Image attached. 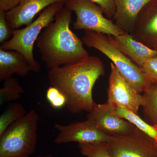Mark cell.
<instances>
[{
  "mask_svg": "<svg viewBox=\"0 0 157 157\" xmlns=\"http://www.w3.org/2000/svg\"><path fill=\"white\" fill-rule=\"evenodd\" d=\"M104 73L101 59L90 56L75 63L49 69L48 78L51 86L57 88L66 97L69 112L78 113L91 110L95 103L93 88Z\"/></svg>",
  "mask_w": 157,
  "mask_h": 157,
  "instance_id": "obj_1",
  "label": "cell"
},
{
  "mask_svg": "<svg viewBox=\"0 0 157 157\" xmlns=\"http://www.w3.org/2000/svg\"><path fill=\"white\" fill-rule=\"evenodd\" d=\"M72 12L65 6L37 39L41 59L48 69L75 63L90 56L82 39L70 29Z\"/></svg>",
  "mask_w": 157,
  "mask_h": 157,
  "instance_id": "obj_2",
  "label": "cell"
},
{
  "mask_svg": "<svg viewBox=\"0 0 157 157\" xmlns=\"http://www.w3.org/2000/svg\"><path fill=\"white\" fill-rule=\"evenodd\" d=\"M81 39L87 47L95 48L111 60L122 76L137 92L143 93L151 84L141 69L116 46L112 36L86 30Z\"/></svg>",
  "mask_w": 157,
  "mask_h": 157,
  "instance_id": "obj_3",
  "label": "cell"
},
{
  "mask_svg": "<svg viewBox=\"0 0 157 157\" xmlns=\"http://www.w3.org/2000/svg\"><path fill=\"white\" fill-rule=\"evenodd\" d=\"M39 120L32 109L6 129L0 136V157H28L34 154Z\"/></svg>",
  "mask_w": 157,
  "mask_h": 157,
  "instance_id": "obj_4",
  "label": "cell"
},
{
  "mask_svg": "<svg viewBox=\"0 0 157 157\" xmlns=\"http://www.w3.org/2000/svg\"><path fill=\"white\" fill-rule=\"evenodd\" d=\"M65 6V3L52 4L44 9L36 20L24 28L12 30V37L1 45L0 48L6 51L14 50L25 57L32 68V71L38 73L41 66L35 60L33 47L41 31L54 20L55 16Z\"/></svg>",
  "mask_w": 157,
  "mask_h": 157,
  "instance_id": "obj_5",
  "label": "cell"
},
{
  "mask_svg": "<svg viewBox=\"0 0 157 157\" xmlns=\"http://www.w3.org/2000/svg\"><path fill=\"white\" fill-rule=\"evenodd\" d=\"M65 6L76 13V21L73 24L75 29L94 31L113 36L125 33L112 20L104 17L100 6L90 0H66Z\"/></svg>",
  "mask_w": 157,
  "mask_h": 157,
  "instance_id": "obj_6",
  "label": "cell"
},
{
  "mask_svg": "<svg viewBox=\"0 0 157 157\" xmlns=\"http://www.w3.org/2000/svg\"><path fill=\"white\" fill-rule=\"evenodd\" d=\"M112 157H157V144L136 128L131 134L110 135L105 143Z\"/></svg>",
  "mask_w": 157,
  "mask_h": 157,
  "instance_id": "obj_7",
  "label": "cell"
},
{
  "mask_svg": "<svg viewBox=\"0 0 157 157\" xmlns=\"http://www.w3.org/2000/svg\"><path fill=\"white\" fill-rule=\"evenodd\" d=\"M107 98L108 103L125 107L136 113L143 102L142 95L129 84L112 63H110Z\"/></svg>",
  "mask_w": 157,
  "mask_h": 157,
  "instance_id": "obj_8",
  "label": "cell"
},
{
  "mask_svg": "<svg viewBox=\"0 0 157 157\" xmlns=\"http://www.w3.org/2000/svg\"><path fill=\"white\" fill-rule=\"evenodd\" d=\"M55 128L59 131L54 142L63 144L76 142L78 144L106 143L110 135L100 131L90 120L71 123L68 125L56 124Z\"/></svg>",
  "mask_w": 157,
  "mask_h": 157,
  "instance_id": "obj_9",
  "label": "cell"
},
{
  "mask_svg": "<svg viewBox=\"0 0 157 157\" xmlns=\"http://www.w3.org/2000/svg\"><path fill=\"white\" fill-rule=\"evenodd\" d=\"M115 106L107 102L104 104L95 103L89 112L87 119L91 121L98 129L109 135H124L131 134L136 127L118 116Z\"/></svg>",
  "mask_w": 157,
  "mask_h": 157,
  "instance_id": "obj_10",
  "label": "cell"
},
{
  "mask_svg": "<svg viewBox=\"0 0 157 157\" xmlns=\"http://www.w3.org/2000/svg\"><path fill=\"white\" fill-rule=\"evenodd\" d=\"M131 34L138 42L157 51V0H152L144 7Z\"/></svg>",
  "mask_w": 157,
  "mask_h": 157,
  "instance_id": "obj_11",
  "label": "cell"
},
{
  "mask_svg": "<svg viewBox=\"0 0 157 157\" xmlns=\"http://www.w3.org/2000/svg\"><path fill=\"white\" fill-rule=\"evenodd\" d=\"M65 2L66 0H20L17 6L6 11V19L10 28L16 29L30 24L35 16L48 6Z\"/></svg>",
  "mask_w": 157,
  "mask_h": 157,
  "instance_id": "obj_12",
  "label": "cell"
},
{
  "mask_svg": "<svg viewBox=\"0 0 157 157\" xmlns=\"http://www.w3.org/2000/svg\"><path fill=\"white\" fill-rule=\"evenodd\" d=\"M152 0H114L116 11L113 19L115 24L124 33L133 32L138 15Z\"/></svg>",
  "mask_w": 157,
  "mask_h": 157,
  "instance_id": "obj_13",
  "label": "cell"
},
{
  "mask_svg": "<svg viewBox=\"0 0 157 157\" xmlns=\"http://www.w3.org/2000/svg\"><path fill=\"white\" fill-rule=\"evenodd\" d=\"M113 42L124 54L140 68L149 59L157 56V51L138 42L131 34L112 36Z\"/></svg>",
  "mask_w": 157,
  "mask_h": 157,
  "instance_id": "obj_14",
  "label": "cell"
},
{
  "mask_svg": "<svg viewBox=\"0 0 157 157\" xmlns=\"http://www.w3.org/2000/svg\"><path fill=\"white\" fill-rule=\"evenodd\" d=\"M32 71L28 61L22 54L0 48V81L12 77L14 74L25 77Z\"/></svg>",
  "mask_w": 157,
  "mask_h": 157,
  "instance_id": "obj_15",
  "label": "cell"
},
{
  "mask_svg": "<svg viewBox=\"0 0 157 157\" xmlns=\"http://www.w3.org/2000/svg\"><path fill=\"white\" fill-rule=\"evenodd\" d=\"M116 113L144 132L157 144V126L144 121L137 113L125 107L115 106Z\"/></svg>",
  "mask_w": 157,
  "mask_h": 157,
  "instance_id": "obj_16",
  "label": "cell"
},
{
  "mask_svg": "<svg viewBox=\"0 0 157 157\" xmlns=\"http://www.w3.org/2000/svg\"><path fill=\"white\" fill-rule=\"evenodd\" d=\"M143 93L144 117L149 124L157 126V84L152 83Z\"/></svg>",
  "mask_w": 157,
  "mask_h": 157,
  "instance_id": "obj_17",
  "label": "cell"
},
{
  "mask_svg": "<svg viewBox=\"0 0 157 157\" xmlns=\"http://www.w3.org/2000/svg\"><path fill=\"white\" fill-rule=\"evenodd\" d=\"M24 92L23 87L17 79L11 77L5 79L2 87L0 89V105L17 101Z\"/></svg>",
  "mask_w": 157,
  "mask_h": 157,
  "instance_id": "obj_18",
  "label": "cell"
},
{
  "mask_svg": "<svg viewBox=\"0 0 157 157\" xmlns=\"http://www.w3.org/2000/svg\"><path fill=\"white\" fill-rule=\"evenodd\" d=\"M23 106L19 103H12L0 116V136L12 124L26 114Z\"/></svg>",
  "mask_w": 157,
  "mask_h": 157,
  "instance_id": "obj_19",
  "label": "cell"
},
{
  "mask_svg": "<svg viewBox=\"0 0 157 157\" xmlns=\"http://www.w3.org/2000/svg\"><path fill=\"white\" fill-rule=\"evenodd\" d=\"M78 147L81 154L86 157H112L105 143L78 144Z\"/></svg>",
  "mask_w": 157,
  "mask_h": 157,
  "instance_id": "obj_20",
  "label": "cell"
},
{
  "mask_svg": "<svg viewBox=\"0 0 157 157\" xmlns=\"http://www.w3.org/2000/svg\"><path fill=\"white\" fill-rule=\"evenodd\" d=\"M46 97L51 106L55 109H61L67 105L65 96L57 88L51 86L46 90Z\"/></svg>",
  "mask_w": 157,
  "mask_h": 157,
  "instance_id": "obj_21",
  "label": "cell"
},
{
  "mask_svg": "<svg viewBox=\"0 0 157 157\" xmlns=\"http://www.w3.org/2000/svg\"><path fill=\"white\" fill-rule=\"evenodd\" d=\"M140 68L149 81L157 84V56L147 60Z\"/></svg>",
  "mask_w": 157,
  "mask_h": 157,
  "instance_id": "obj_22",
  "label": "cell"
},
{
  "mask_svg": "<svg viewBox=\"0 0 157 157\" xmlns=\"http://www.w3.org/2000/svg\"><path fill=\"white\" fill-rule=\"evenodd\" d=\"M12 29L10 28L6 17V11L0 10V43L4 44L10 39Z\"/></svg>",
  "mask_w": 157,
  "mask_h": 157,
  "instance_id": "obj_23",
  "label": "cell"
},
{
  "mask_svg": "<svg viewBox=\"0 0 157 157\" xmlns=\"http://www.w3.org/2000/svg\"><path fill=\"white\" fill-rule=\"evenodd\" d=\"M100 6L104 14L109 19H113L116 11L114 0H90Z\"/></svg>",
  "mask_w": 157,
  "mask_h": 157,
  "instance_id": "obj_24",
  "label": "cell"
},
{
  "mask_svg": "<svg viewBox=\"0 0 157 157\" xmlns=\"http://www.w3.org/2000/svg\"><path fill=\"white\" fill-rule=\"evenodd\" d=\"M20 0H0V10L8 11L18 5Z\"/></svg>",
  "mask_w": 157,
  "mask_h": 157,
  "instance_id": "obj_25",
  "label": "cell"
},
{
  "mask_svg": "<svg viewBox=\"0 0 157 157\" xmlns=\"http://www.w3.org/2000/svg\"><path fill=\"white\" fill-rule=\"evenodd\" d=\"M28 157H52L51 155H46L38 156L31 157L29 156Z\"/></svg>",
  "mask_w": 157,
  "mask_h": 157,
  "instance_id": "obj_26",
  "label": "cell"
}]
</instances>
